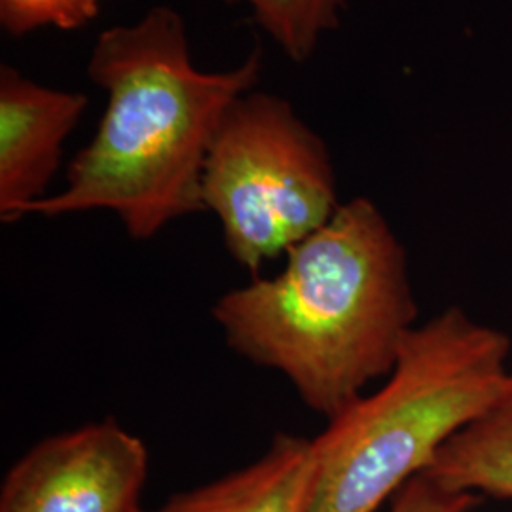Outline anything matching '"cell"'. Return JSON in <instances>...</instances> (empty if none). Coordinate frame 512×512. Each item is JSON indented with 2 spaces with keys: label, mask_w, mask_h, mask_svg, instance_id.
Returning <instances> with one entry per match:
<instances>
[{
  "label": "cell",
  "mask_w": 512,
  "mask_h": 512,
  "mask_svg": "<svg viewBox=\"0 0 512 512\" xmlns=\"http://www.w3.org/2000/svg\"><path fill=\"white\" fill-rule=\"evenodd\" d=\"M262 74L255 50L238 67L205 73L194 65L181 14L154 6L131 25H112L93 44L88 76L107 93L92 141L73 158L67 183L25 217L110 211L133 239L202 213V177L230 107Z\"/></svg>",
  "instance_id": "cell-2"
},
{
  "label": "cell",
  "mask_w": 512,
  "mask_h": 512,
  "mask_svg": "<svg viewBox=\"0 0 512 512\" xmlns=\"http://www.w3.org/2000/svg\"><path fill=\"white\" fill-rule=\"evenodd\" d=\"M103 0H0V27L21 38L40 29L78 31L101 12Z\"/></svg>",
  "instance_id": "cell-10"
},
{
  "label": "cell",
  "mask_w": 512,
  "mask_h": 512,
  "mask_svg": "<svg viewBox=\"0 0 512 512\" xmlns=\"http://www.w3.org/2000/svg\"><path fill=\"white\" fill-rule=\"evenodd\" d=\"M476 503L478 495L446 492L425 476L418 475L397 494L389 512H471Z\"/></svg>",
  "instance_id": "cell-11"
},
{
  "label": "cell",
  "mask_w": 512,
  "mask_h": 512,
  "mask_svg": "<svg viewBox=\"0 0 512 512\" xmlns=\"http://www.w3.org/2000/svg\"><path fill=\"white\" fill-rule=\"evenodd\" d=\"M213 317L234 353L283 374L327 421L391 374L420 325L403 243L368 198L340 203L281 272L222 294Z\"/></svg>",
  "instance_id": "cell-1"
},
{
  "label": "cell",
  "mask_w": 512,
  "mask_h": 512,
  "mask_svg": "<svg viewBox=\"0 0 512 512\" xmlns=\"http://www.w3.org/2000/svg\"><path fill=\"white\" fill-rule=\"evenodd\" d=\"M147 444L116 420L40 440L10 467L0 512H143Z\"/></svg>",
  "instance_id": "cell-5"
},
{
  "label": "cell",
  "mask_w": 512,
  "mask_h": 512,
  "mask_svg": "<svg viewBox=\"0 0 512 512\" xmlns=\"http://www.w3.org/2000/svg\"><path fill=\"white\" fill-rule=\"evenodd\" d=\"M511 338L459 306L420 323L391 374L311 439L306 512H376L507 384Z\"/></svg>",
  "instance_id": "cell-3"
},
{
  "label": "cell",
  "mask_w": 512,
  "mask_h": 512,
  "mask_svg": "<svg viewBox=\"0 0 512 512\" xmlns=\"http://www.w3.org/2000/svg\"><path fill=\"white\" fill-rule=\"evenodd\" d=\"M251 10L256 25L294 63H306L321 38L340 27L349 0H224Z\"/></svg>",
  "instance_id": "cell-9"
},
{
  "label": "cell",
  "mask_w": 512,
  "mask_h": 512,
  "mask_svg": "<svg viewBox=\"0 0 512 512\" xmlns=\"http://www.w3.org/2000/svg\"><path fill=\"white\" fill-rule=\"evenodd\" d=\"M90 105L88 95L42 86L0 67V220L25 219L48 196L63 145Z\"/></svg>",
  "instance_id": "cell-6"
},
{
  "label": "cell",
  "mask_w": 512,
  "mask_h": 512,
  "mask_svg": "<svg viewBox=\"0 0 512 512\" xmlns=\"http://www.w3.org/2000/svg\"><path fill=\"white\" fill-rule=\"evenodd\" d=\"M202 200L228 253L253 274L340 207L327 143L287 99L256 90L239 97L220 124L203 167Z\"/></svg>",
  "instance_id": "cell-4"
},
{
  "label": "cell",
  "mask_w": 512,
  "mask_h": 512,
  "mask_svg": "<svg viewBox=\"0 0 512 512\" xmlns=\"http://www.w3.org/2000/svg\"><path fill=\"white\" fill-rule=\"evenodd\" d=\"M421 475L446 492L512 499V374L494 403L448 440Z\"/></svg>",
  "instance_id": "cell-8"
},
{
  "label": "cell",
  "mask_w": 512,
  "mask_h": 512,
  "mask_svg": "<svg viewBox=\"0 0 512 512\" xmlns=\"http://www.w3.org/2000/svg\"><path fill=\"white\" fill-rule=\"evenodd\" d=\"M311 439L275 435L253 463L143 512H306Z\"/></svg>",
  "instance_id": "cell-7"
}]
</instances>
